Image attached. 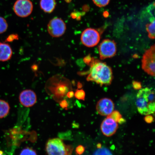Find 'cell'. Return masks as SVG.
<instances>
[{
	"instance_id": "cell-23",
	"label": "cell",
	"mask_w": 155,
	"mask_h": 155,
	"mask_svg": "<svg viewBox=\"0 0 155 155\" xmlns=\"http://www.w3.org/2000/svg\"><path fill=\"white\" fill-rule=\"evenodd\" d=\"M19 39V36L17 34H12L9 35L6 39L5 42H11L15 40H18Z\"/></svg>"
},
{
	"instance_id": "cell-1",
	"label": "cell",
	"mask_w": 155,
	"mask_h": 155,
	"mask_svg": "<svg viewBox=\"0 0 155 155\" xmlns=\"http://www.w3.org/2000/svg\"><path fill=\"white\" fill-rule=\"evenodd\" d=\"M89 65L91 68L87 78V81L96 82L101 86L111 84L113 75L111 68L105 63L102 62L94 58Z\"/></svg>"
},
{
	"instance_id": "cell-17",
	"label": "cell",
	"mask_w": 155,
	"mask_h": 155,
	"mask_svg": "<svg viewBox=\"0 0 155 155\" xmlns=\"http://www.w3.org/2000/svg\"><path fill=\"white\" fill-rule=\"evenodd\" d=\"M8 25L6 20L3 17L0 16V34L3 33L6 31Z\"/></svg>"
},
{
	"instance_id": "cell-32",
	"label": "cell",
	"mask_w": 155,
	"mask_h": 155,
	"mask_svg": "<svg viewBox=\"0 0 155 155\" xmlns=\"http://www.w3.org/2000/svg\"><path fill=\"white\" fill-rule=\"evenodd\" d=\"M97 148H101V144H98L97 145Z\"/></svg>"
},
{
	"instance_id": "cell-3",
	"label": "cell",
	"mask_w": 155,
	"mask_h": 155,
	"mask_svg": "<svg viewBox=\"0 0 155 155\" xmlns=\"http://www.w3.org/2000/svg\"><path fill=\"white\" fill-rule=\"evenodd\" d=\"M73 148L65 144L61 139H49L46 145V151L48 155H71Z\"/></svg>"
},
{
	"instance_id": "cell-21",
	"label": "cell",
	"mask_w": 155,
	"mask_h": 155,
	"mask_svg": "<svg viewBox=\"0 0 155 155\" xmlns=\"http://www.w3.org/2000/svg\"><path fill=\"white\" fill-rule=\"evenodd\" d=\"M74 96L78 100L84 101L86 94L84 91L82 90H79L75 92Z\"/></svg>"
},
{
	"instance_id": "cell-13",
	"label": "cell",
	"mask_w": 155,
	"mask_h": 155,
	"mask_svg": "<svg viewBox=\"0 0 155 155\" xmlns=\"http://www.w3.org/2000/svg\"><path fill=\"white\" fill-rule=\"evenodd\" d=\"M56 5L55 0H40L41 8L46 13H51L53 12Z\"/></svg>"
},
{
	"instance_id": "cell-6",
	"label": "cell",
	"mask_w": 155,
	"mask_h": 155,
	"mask_svg": "<svg viewBox=\"0 0 155 155\" xmlns=\"http://www.w3.org/2000/svg\"><path fill=\"white\" fill-rule=\"evenodd\" d=\"M100 35L97 31L92 28H88L83 31L81 36L82 44L88 47L95 46L99 42Z\"/></svg>"
},
{
	"instance_id": "cell-4",
	"label": "cell",
	"mask_w": 155,
	"mask_h": 155,
	"mask_svg": "<svg viewBox=\"0 0 155 155\" xmlns=\"http://www.w3.org/2000/svg\"><path fill=\"white\" fill-rule=\"evenodd\" d=\"M155 46H152L145 52L142 60V69L151 76H155Z\"/></svg>"
},
{
	"instance_id": "cell-8",
	"label": "cell",
	"mask_w": 155,
	"mask_h": 155,
	"mask_svg": "<svg viewBox=\"0 0 155 155\" xmlns=\"http://www.w3.org/2000/svg\"><path fill=\"white\" fill-rule=\"evenodd\" d=\"M33 9V5L30 0H17L13 9L17 16L25 18L30 15Z\"/></svg>"
},
{
	"instance_id": "cell-24",
	"label": "cell",
	"mask_w": 155,
	"mask_h": 155,
	"mask_svg": "<svg viewBox=\"0 0 155 155\" xmlns=\"http://www.w3.org/2000/svg\"><path fill=\"white\" fill-rule=\"evenodd\" d=\"M85 150L84 147L82 145H80L77 147L76 150H75V152H76V154L77 155H81L83 153Z\"/></svg>"
},
{
	"instance_id": "cell-22",
	"label": "cell",
	"mask_w": 155,
	"mask_h": 155,
	"mask_svg": "<svg viewBox=\"0 0 155 155\" xmlns=\"http://www.w3.org/2000/svg\"><path fill=\"white\" fill-rule=\"evenodd\" d=\"M110 0H93L94 3L98 7L105 6L109 3Z\"/></svg>"
},
{
	"instance_id": "cell-7",
	"label": "cell",
	"mask_w": 155,
	"mask_h": 155,
	"mask_svg": "<svg viewBox=\"0 0 155 155\" xmlns=\"http://www.w3.org/2000/svg\"><path fill=\"white\" fill-rule=\"evenodd\" d=\"M117 51L116 42L109 39L104 40L99 46L100 59L102 60L115 56Z\"/></svg>"
},
{
	"instance_id": "cell-20",
	"label": "cell",
	"mask_w": 155,
	"mask_h": 155,
	"mask_svg": "<svg viewBox=\"0 0 155 155\" xmlns=\"http://www.w3.org/2000/svg\"><path fill=\"white\" fill-rule=\"evenodd\" d=\"M19 155H37V154L33 149L27 147L21 151Z\"/></svg>"
},
{
	"instance_id": "cell-25",
	"label": "cell",
	"mask_w": 155,
	"mask_h": 155,
	"mask_svg": "<svg viewBox=\"0 0 155 155\" xmlns=\"http://www.w3.org/2000/svg\"><path fill=\"white\" fill-rule=\"evenodd\" d=\"M144 121L148 124L152 123L154 121V117L150 115H147L144 118Z\"/></svg>"
},
{
	"instance_id": "cell-5",
	"label": "cell",
	"mask_w": 155,
	"mask_h": 155,
	"mask_svg": "<svg viewBox=\"0 0 155 155\" xmlns=\"http://www.w3.org/2000/svg\"><path fill=\"white\" fill-rule=\"evenodd\" d=\"M66 25L61 18H54L50 20L48 25V31L53 38H59L64 34Z\"/></svg>"
},
{
	"instance_id": "cell-19",
	"label": "cell",
	"mask_w": 155,
	"mask_h": 155,
	"mask_svg": "<svg viewBox=\"0 0 155 155\" xmlns=\"http://www.w3.org/2000/svg\"><path fill=\"white\" fill-rule=\"evenodd\" d=\"M107 116L111 117L117 123L122 118L121 114L117 111H114L110 115Z\"/></svg>"
},
{
	"instance_id": "cell-18",
	"label": "cell",
	"mask_w": 155,
	"mask_h": 155,
	"mask_svg": "<svg viewBox=\"0 0 155 155\" xmlns=\"http://www.w3.org/2000/svg\"><path fill=\"white\" fill-rule=\"evenodd\" d=\"M93 155H113L109 150L106 148H98Z\"/></svg>"
},
{
	"instance_id": "cell-27",
	"label": "cell",
	"mask_w": 155,
	"mask_h": 155,
	"mask_svg": "<svg viewBox=\"0 0 155 155\" xmlns=\"http://www.w3.org/2000/svg\"><path fill=\"white\" fill-rule=\"evenodd\" d=\"M93 59V58H92L91 57L90 55H89L85 57L84 58V59H83V61H84L85 63H86L87 65H89L91 63V62Z\"/></svg>"
},
{
	"instance_id": "cell-16",
	"label": "cell",
	"mask_w": 155,
	"mask_h": 155,
	"mask_svg": "<svg viewBox=\"0 0 155 155\" xmlns=\"http://www.w3.org/2000/svg\"><path fill=\"white\" fill-rule=\"evenodd\" d=\"M146 29L148 33L149 38L152 39L155 38V20H153L150 24H147Z\"/></svg>"
},
{
	"instance_id": "cell-30",
	"label": "cell",
	"mask_w": 155,
	"mask_h": 155,
	"mask_svg": "<svg viewBox=\"0 0 155 155\" xmlns=\"http://www.w3.org/2000/svg\"><path fill=\"white\" fill-rule=\"evenodd\" d=\"M78 88V89H80L82 87V85L81 83L79 82L77 84Z\"/></svg>"
},
{
	"instance_id": "cell-11",
	"label": "cell",
	"mask_w": 155,
	"mask_h": 155,
	"mask_svg": "<svg viewBox=\"0 0 155 155\" xmlns=\"http://www.w3.org/2000/svg\"><path fill=\"white\" fill-rule=\"evenodd\" d=\"M21 104L26 107L34 106L37 101L36 95L33 91L26 90L22 91L19 96Z\"/></svg>"
},
{
	"instance_id": "cell-2",
	"label": "cell",
	"mask_w": 155,
	"mask_h": 155,
	"mask_svg": "<svg viewBox=\"0 0 155 155\" xmlns=\"http://www.w3.org/2000/svg\"><path fill=\"white\" fill-rule=\"evenodd\" d=\"M136 104L141 115H147L154 114L155 110L154 91L148 88L139 90L137 96Z\"/></svg>"
},
{
	"instance_id": "cell-28",
	"label": "cell",
	"mask_w": 155,
	"mask_h": 155,
	"mask_svg": "<svg viewBox=\"0 0 155 155\" xmlns=\"http://www.w3.org/2000/svg\"><path fill=\"white\" fill-rule=\"evenodd\" d=\"M60 106L63 108H67L68 106V104L66 101L65 100L62 101L60 103Z\"/></svg>"
},
{
	"instance_id": "cell-14",
	"label": "cell",
	"mask_w": 155,
	"mask_h": 155,
	"mask_svg": "<svg viewBox=\"0 0 155 155\" xmlns=\"http://www.w3.org/2000/svg\"><path fill=\"white\" fill-rule=\"evenodd\" d=\"M68 90V87L63 83L57 85L55 88H53L51 90L54 96L58 98L64 96L67 94Z\"/></svg>"
},
{
	"instance_id": "cell-29",
	"label": "cell",
	"mask_w": 155,
	"mask_h": 155,
	"mask_svg": "<svg viewBox=\"0 0 155 155\" xmlns=\"http://www.w3.org/2000/svg\"><path fill=\"white\" fill-rule=\"evenodd\" d=\"M74 93L73 91H70L67 93V96L68 98H73L74 96Z\"/></svg>"
},
{
	"instance_id": "cell-10",
	"label": "cell",
	"mask_w": 155,
	"mask_h": 155,
	"mask_svg": "<svg viewBox=\"0 0 155 155\" xmlns=\"http://www.w3.org/2000/svg\"><path fill=\"white\" fill-rule=\"evenodd\" d=\"M118 128L117 123L108 116L104 120L101 125L103 134L107 137L112 136L115 134Z\"/></svg>"
},
{
	"instance_id": "cell-9",
	"label": "cell",
	"mask_w": 155,
	"mask_h": 155,
	"mask_svg": "<svg viewBox=\"0 0 155 155\" xmlns=\"http://www.w3.org/2000/svg\"><path fill=\"white\" fill-rule=\"evenodd\" d=\"M115 108L113 101L110 99L104 98L101 99L96 105L97 112L101 115L108 116L112 113Z\"/></svg>"
},
{
	"instance_id": "cell-12",
	"label": "cell",
	"mask_w": 155,
	"mask_h": 155,
	"mask_svg": "<svg viewBox=\"0 0 155 155\" xmlns=\"http://www.w3.org/2000/svg\"><path fill=\"white\" fill-rule=\"evenodd\" d=\"M12 50L10 45L5 42H0V61H6L12 57Z\"/></svg>"
},
{
	"instance_id": "cell-26",
	"label": "cell",
	"mask_w": 155,
	"mask_h": 155,
	"mask_svg": "<svg viewBox=\"0 0 155 155\" xmlns=\"http://www.w3.org/2000/svg\"><path fill=\"white\" fill-rule=\"evenodd\" d=\"M133 88L135 90H140L141 88V85L140 82L137 81H134L133 82Z\"/></svg>"
},
{
	"instance_id": "cell-15",
	"label": "cell",
	"mask_w": 155,
	"mask_h": 155,
	"mask_svg": "<svg viewBox=\"0 0 155 155\" xmlns=\"http://www.w3.org/2000/svg\"><path fill=\"white\" fill-rule=\"evenodd\" d=\"M10 106L8 103L4 100H0V118H3L8 114Z\"/></svg>"
},
{
	"instance_id": "cell-31",
	"label": "cell",
	"mask_w": 155,
	"mask_h": 155,
	"mask_svg": "<svg viewBox=\"0 0 155 155\" xmlns=\"http://www.w3.org/2000/svg\"><path fill=\"white\" fill-rule=\"evenodd\" d=\"M0 155H6L3 151L0 150Z\"/></svg>"
}]
</instances>
